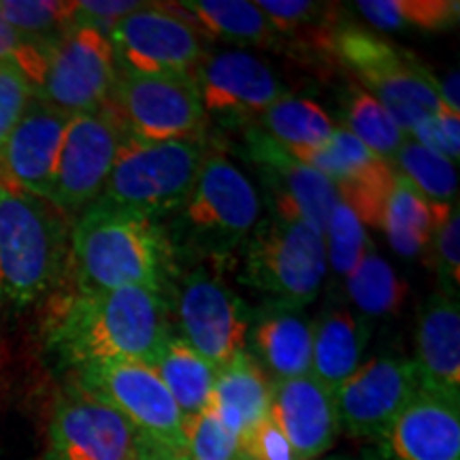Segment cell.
<instances>
[{
    "label": "cell",
    "instance_id": "cell-1",
    "mask_svg": "<svg viewBox=\"0 0 460 460\" xmlns=\"http://www.w3.org/2000/svg\"><path fill=\"white\" fill-rule=\"evenodd\" d=\"M169 298L139 286L73 290L51 305L45 348L58 365L82 369L96 362H146L154 367L172 335Z\"/></svg>",
    "mask_w": 460,
    "mask_h": 460
},
{
    "label": "cell",
    "instance_id": "cell-2",
    "mask_svg": "<svg viewBox=\"0 0 460 460\" xmlns=\"http://www.w3.org/2000/svg\"><path fill=\"white\" fill-rule=\"evenodd\" d=\"M175 264L163 222L99 200L77 216L68 234V269L79 292L139 286L171 301Z\"/></svg>",
    "mask_w": 460,
    "mask_h": 460
},
{
    "label": "cell",
    "instance_id": "cell-3",
    "mask_svg": "<svg viewBox=\"0 0 460 460\" xmlns=\"http://www.w3.org/2000/svg\"><path fill=\"white\" fill-rule=\"evenodd\" d=\"M68 234L48 200L0 183V312H20L60 286Z\"/></svg>",
    "mask_w": 460,
    "mask_h": 460
},
{
    "label": "cell",
    "instance_id": "cell-4",
    "mask_svg": "<svg viewBox=\"0 0 460 460\" xmlns=\"http://www.w3.org/2000/svg\"><path fill=\"white\" fill-rule=\"evenodd\" d=\"M261 194L222 152L207 154L197 181L166 228L172 250L222 262L261 222Z\"/></svg>",
    "mask_w": 460,
    "mask_h": 460
},
{
    "label": "cell",
    "instance_id": "cell-5",
    "mask_svg": "<svg viewBox=\"0 0 460 460\" xmlns=\"http://www.w3.org/2000/svg\"><path fill=\"white\" fill-rule=\"evenodd\" d=\"M237 254L241 284L273 307H307L318 298L329 271L320 230L275 216L261 217Z\"/></svg>",
    "mask_w": 460,
    "mask_h": 460
},
{
    "label": "cell",
    "instance_id": "cell-6",
    "mask_svg": "<svg viewBox=\"0 0 460 460\" xmlns=\"http://www.w3.org/2000/svg\"><path fill=\"white\" fill-rule=\"evenodd\" d=\"M207 154L209 147L203 137L172 141H137L124 137L96 200L163 222L164 216L175 214L186 200Z\"/></svg>",
    "mask_w": 460,
    "mask_h": 460
},
{
    "label": "cell",
    "instance_id": "cell-7",
    "mask_svg": "<svg viewBox=\"0 0 460 460\" xmlns=\"http://www.w3.org/2000/svg\"><path fill=\"white\" fill-rule=\"evenodd\" d=\"M331 51L382 102L405 135L444 105L437 77L420 65L418 58L365 28L339 26Z\"/></svg>",
    "mask_w": 460,
    "mask_h": 460
},
{
    "label": "cell",
    "instance_id": "cell-8",
    "mask_svg": "<svg viewBox=\"0 0 460 460\" xmlns=\"http://www.w3.org/2000/svg\"><path fill=\"white\" fill-rule=\"evenodd\" d=\"M79 388L113 407L152 446L188 458L186 418L146 362H96L73 371Z\"/></svg>",
    "mask_w": 460,
    "mask_h": 460
},
{
    "label": "cell",
    "instance_id": "cell-9",
    "mask_svg": "<svg viewBox=\"0 0 460 460\" xmlns=\"http://www.w3.org/2000/svg\"><path fill=\"white\" fill-rule=\"evenodd\" d=\"M107 109L137 141L203 137L207 115L194 77L147 75L118 68Z\"/></svg>",
    "mask_w": 460,
    "mask_h": 460
},
{
    "label": "cell",
    "instance_id": "cell-10",
    "mask_svg": "<svg viewBox=\"0 0 460 460\" xmlns=\"http://www.w3.org/2000/svg\"><path fill=\"white\" fill-rule=\"evenodd\" d=\"M43 460H188L160 450L113 407L73 384L58 396Z\"/></svg>",
    "mask_w": 460,
    "mask_h": 460
},
{
    "label": "cell",
    "instance_id": "cell-11",
    "mask_svg": "<svg viewBox=\"0 0 460 460\" xmlns=\"http://www.w3.org/2000/svg\"><path fill=\"white\" fill-rule=\"evenodd\" d=\"M172 292L180 337L190 348L217 369L247 352L254 312L233 288L200 267L172 286Z\"/></svg>",
    "mask_w": 460,
    "mask_h": 460
},
{
    "label": "cell",
    "instance_id": "cell-12",
    "mask_svg": "<svg viewBox=\"0 0 460 460\" xmlns=\"http://www.w3.org/2000/svg\"><path fill=\"white\" fill-rule=\"evenodd\" d=\"M118 68L147 75L194 77L205 39L171 3H143L109 31Z\"/></svg>",
    "mask_w": 460,
    "mask_h": 460
},
{
    "label": "cell",
    "instance_id": "cell-13",
    "mask_svg": "<svg viewBox=\"0 0 460 460\" xmlns=\"http://www.w3.org/2000/svg\"><path fill=\"white\" fill-rule=\"evenodd\" d=\"M243 158L256 171L264 199L275 217L305 222L324 233L339 199L337 188L322 172L292 156L256 126L243 128Z\"/></svg>",
    "mask_w": 460,
    "mask_h": 460
},
{
    "label": "cell",
    "instance_id": "cell-14",
    "mask_svg": "<svg viewBox=\"0 0 460 460\" xmlns=\"http://www.w3.org/2000/svg\"><path fill=\"white\" fill-rule=\"evenodd\" d=\"M118 62L105 32L73 26L51 48L43 82L34 96L68 115L107 107Z\"/></svg>",
    "mask_w": 460,
    "mask_h": 460
},
{
    "label": "cell",
    "instance_id": "cell-15",
    "mask_svg": "<svg viewBox=\"0 0 460 460\" xmlns=\"http://www.w3.org/2000/svg\"><path fill=\"white\" fill-rule=\"evenodd\" d=\"M124 130L107 107L73 115L58 156L49 205L60 214H82L101 197L124 141Z\"/></svg>",
    "mask_w": 460,
    "mask_h": 460
},
{
    "label": "cell",
    "instance_id": "cell-16",
    "mask_svg": "<svg viewBox=\"0 0 460 460\" xmlns=\"http://www.w3.org/2000/svg\"><path fill=\"white\" fill-rule=\"evenodd\" d=\"M194 82L207 118L233 128L256 126L269 107L290 94L267 62L241 49L205 54Z\"/></svg>",
    "mask_w": 460,
    "mask_h": 460
},
{
    "label": "cell",
    "instance_id": "cell-17",
    "mask_svg": "<svg viewBox=\"0 0 460 460\" xmlns=\"http://www.w3.org/2000/svg\"><path fill=\"white\" fill-rule=\"evenodd\" d=\"M420 390L416 367L402 356L362 362L335 393L339 429L373 446Z\"/></svg>",
    "mask_w": 460,
    "mask_h": 460
},
{
    "label": "cell",
    "instance_id": "cell-18",
    "mask_svg": "<svg viewBox=\"0 0 460 460\" xmlns=\"http://www.w3.org/2000/svg\"><path fill=\"white\" fill-rule=\"evenodd\" d=\"M71 118L34 96L0 149V183L49 200L58 156Z\"/></svg>",
    "mask_w": 460,
    "mask_h": 460
},
{
    "label": "cell",
    "instance_id": "cell-19",
    "mask_svg": "<svg viewBox=\"0 0 460 460\" xmlns=\"http://www.w3.org/2000/svg\"><path fill=\"white\" fill-rule=\"evenodd\" d=\"M269 416L301 460L324 456L341 433L335 394L314 376L271 379Z\"/></svg>",
    "mask_w": 460,
    "mask_h": 460
},
{
    "label": "cell",
    "instance_id": "cell-20",
    "mask_svg": "<svg viewBox=\"0 0 460 460\" xmlns=\"http://www.w3.org/2000/svg\"><path fill=\"white\" fill-rule=\"evenodd\" d=\"M373 447L386 460H460V402L418 390Z\"/></svg>",
    "mask_w": 460,
    "mask_h": 460
},
{
    "label": "cell",
    "instance_id": "cell-21",
    "mask_svg": "<svg viewBox=\"0 0 460 460\" xmlns=\"http://www.w3.org/2000/svg\"><path fill=\"white\" fill-rule=\"evenodd\" d=\"M420 390L460 402V307L458 298L441 292L422 303L416 324Z\"/></svg>",
    "mask_w": 460,
    "mask_h": 460
},
{
    "label": "cell",
    "instance_id": "cell-22",
    "mask_svg": "<svg viewBox=\"0 0 460 460\" xmlns=\"http://www.w3.org/2000/svg\"><path fill=\"white\" fill-rule=\"evenodd\" d=\"M314 320L303 309L267 307L254 312L247 343L254 345L258 365L271 371L273 379L303 377L312 373Z\"/></svg>",
    "mask_w": 460,
    "mask_h": 460
},
{
    "label": "cell",
    "instance_id": "cell-23",
    "mask_svg": "<svg viewBox=\"0 0 460 460\" xmlns=\"http://www.w3.org/2000/svg\"><path fill=\"white\" fill-rule=\"evenodd\" d=\"M373 324L365 315L349 309H326L314 320L312 331V373L332 394L362 365Z\"/></svg>",
    "mask_w": 460,
    "mask_h": 460
},
{
    "label": "cell",
    "instance_id": "cell-24",
    "mask_svg": "<svg viewBox=\"0 0 460 460\" xmlns=\"http://www.w3.org/2000/svg\"><path fill=\"white\" fill-rule=\"evenodd\" d=\"M271 382L250 352L241 354L220 369L207 410L241 439L247 430L269 416Z\"/></svg>",
    "mask_w": 460,
    "mask_h": 460
},
{
    "label": "cell",
    "instance_id": "cell-25",
    "mask_svg": "<svg viewBox=\"0 0 460 460\" xmlns=\"http://www.w3.org/2000/svg\"><path fill=\"white\" fill-rule=\"evenodd\" d=\"M171 7L186 17L203 39H217L237 45L275 48V32L264 11L250 0H181Z\"/></svg>",
    "mask_w": 460,
    "mask_h": 460
},
{
    "label": "cell",
    "instance_id": "cell-26",
    "mask_svg": "<svg viewBox=\"0 0 460 460\" xmlns=\"http://www.w3.org/2000/svg\"><path fill=\"white\" fill-rule=\"evenodd\" d=\"M452 207L433 203L394 171L393 190L384 207L382 226L396 254L416 258L427 250L435 230L446 222Z\"/></svg>",
    "mask_w": 460,
    "mask_h": 460
},
{
    "label": "cell",
    "instance_id": "cell-27",
    "mask_svg": "<svg viewBox=\"0 0 460 460\" xmlns=\"http://www.w3.org/2000/svg\"><path fill=\"white\" fill-rule=\"evenodd\" d=\"M154 371L175 399L183 418L197 416L209 405L217 373H220L217 367L177 335H171L160 348Z\"/></svg>",
    "mask_w": 460,
    "mask_h": 460
},
{
    "label": "cell",
    "instance_id": "cell-28",
    "mask_svg": "<svg viewBox=\"0 0 460 460\" xmlns=\"http://www.w3.org/2000/svg\"><path fill=\"white\" fill-rule=\"evenodd\" d=\"M256 128L267 132L286 149L314 147L335 132V122L315 101L288 94L261 115Z\"/></svg>",
    "mask_w": 460,
    "mask_h": 460
},
{
    "label": "cell",
    "instance_id": "cell-29",
    "mask_svg": "<svg viewBox=\"0 0 460 460\" xmlns=\"http://www.w3.org/2000/svg\"><path fill=\"white\" fill-rule=\"evenodd\" d=\"M356 11L377 31L441 32L458 24V0H358Z\"/></svg>",
    "mask_w": 460,
    "mask_h": 460
},
{
    "label": "cell",
    "instance_id": "cell-30",
    "mask_svg": "<svg viewBox=\"0 0 460 460\" xmlns=\"http://www.w3.org/2000/svg\"><path fill=\"white\" fill-rule=\"evenodd\" d=\"M345 290L354 307L365 318L373 320L394 314L401 307L407 295V284L371 243L354 271L345 278Z\"/></svg>",
    "mask_w": 460,
    "mask_h": 460
},
{
    "label": "cell",
    "instance_id": "cell-31",
    "mask_svg": "<svg viewBox=\"0 0 460 460\" xmlns=\"http://www.w3.org/2000/svg\"><path fill=\"white\" fill-rule=\"evenodd\" d=\"M292 156L309 164L312 169L329 180L337 190L365 177L386 160L377 158L369 147H365L352 132L335 128V132L324 143L314 147H292L288 149Z\"/></svg>",
    "mask_w": 460,
    "mask_h": 460
},
{
    "label": "cell",
    "instance_id": "cell-32",
    "mask_svg": "<svg viewBox=\"0 0 460 460\" xmlns=\"http://www.w3.org/2000/svg\"><path fill=\"white\" fill-rule=\"evenodd\" d=\"M343 113L345 130L352 132L356 139L365 147H369L377 158L393 164L396 152L407 139V135L399 128V124L384 109L382 102L360 85H352Z\"/></svg>",
    "mask_w": 460,
    "mask_h": 460
},
{
    "label": "cell",
    "instance_id": "cell-33",
    "mask_svg": "<svg viewBox=\"0 0 460 460\" xmlns=\"http://www.w3.org/2000/svg\"><path fill=\"white\" fill-rule=\"evenodd\" d=\"M390 166L433 203L447 207H452V203L456 205V164L441 156V154L407 137Z\"/></svg>",
    "mask_w": 460,
    "mask_h": 460
},
{
    "label": "cell",
    "instance_id": "cell-34",
    "mask_svg": "<svg viewBox=\"0 0 460 460\" xmlns=\"http://www.w3.org/2000/svg\"><path fill=\"white\" fill-rule=\"evenodd\" d=\"M258 7L271 20L275 32L281 37H309L318 45L332 49L339 24L335 4L314 0H258Z\"/></svg>",
    "mask_w": 460,
    "mask_h": 460
},
{
    "label": "cell",
    "instance_id": "cell-35",
    "mask_svg": "<svg viewBox=\"0 0 460 460\" xmlns=\"http://www.w3.org/2000/svg\"><path fill=\"white\" fill-rule=\"evenodd\" d=\"M75 3L77 0H0V15L22 37L56 43L73 28Z\"/></svg>",
    "mask_w": 460,
    "mask_h": 460
},
{
    "label": "cell",
    "instance_id": "cell-36",
    "mask_svg": "<svg viewBox=\"0 0 460 460\" xmlns=\"http://www.w3.org/2000/svg\"><path fill=\"white\" fill-rule=\"evenodd\" d=\"M322 237H324L326 264L341 278H348L354 271L367 247L373 243L367 234L365 224L356 217L354 211L343 200H339L332 209Z\"/></svg>",
    "mask_w": 460,
    "mask_h": 460
},
{
    "label": "cell",
    "instance_id": "cell-37",
    "mask_svg": "<svg viewBox=\"0 0 460 460\" xmlns=\"http://www.w3.org/2000/svg\"><path fill=\"white\" fill-rule=\"evenodd\" d=\"M186 454L188 460H241L239 439L207 407L186 418Z\"/></svg>",
    "mask_w": 460,
    "mask_h": 460
},
{
    "label": "cell",
    "instance_id": "cell-38",
    "mask_svg": "<svg viewBox=\"0 0 460 460\" xmlns=\"http://www.w3.org/2000/svg\"><path fill=\"white\" fill-rule=\"evenodd\" d=\"M429 262L435 269L441 295L458 298L460 288V214L458 205H454L446 222L435 230L427 250Z\"/></svg>",
    "mask_w": 460,
    "mask_h": 460
},
{
    "label": "cell",
    "instance_id": "cell-39",
    "mask_svg": "<svg viewBox=\"0 0 460 460\" xmlns=\"http://www.w3.org/2000/svg\"><path fill=\"white\" fill-rule=\"evenodd\" d=\"M56 43H41L22 37L0 15V66H13L31 82L37 92L43 82L45 68Z\"/></svg>",
    "mask_w": 460,
    "mask_h": 460
},
{
    "label": "cell",
    "instance_id": "cell-40",
    "mask_svg": "<svg viewBox=\"0 0 460 460\" xmlns=\"http://www.w3.org/2000/svg\"><path fill=\"white\" fill-rule=\"evenodd\" d=\"M460 111L441 105V109L429 118H424L410 135L411 139L422 143L424 147L433 149L441 156L456 164L460 156Z\"/></svg>",
    "mask_w": 460,
    "mask_h": 460
},
{
    "label": "cell",
    "instance_id": "cell-41",
    "mask_svg": "<svg viewBox=\"0 0 460 460\" xmlns=\"http://www.w3.org/2000/svg\"><path fill=\"white\" fill-rule=\"evenodd\" d=\"M34 99L31 82L13 66H0V149Z\"/></svg>",
    "mask_w": 460,
    "mask_h": 460
},
{
    "label": "cell",
    "instance_id": "cell-42",
    "mask_svg": "<svg viewBox=\"0 0 460 460\" xmlns=\"http://www.w3.org/2000/svg\"><path fill=\"white\" fill-rule=\"evenodd\" d=\"M239 452L245 460H301L271 416L264 418L241 437Z\"/></svg>",
    "mask_w": 460,
    "mask_h": 460
},
{
    "label": "cell",
    "instance_id": "cell-43",
    "mask_svg": "<svg viewBox=\"0 0 460 460\" xmlns=\"http://www.w3.org/2000/svg\"><path fill=\"white\" fill-rule=\"evenodd\" d=\"M141 4L143 3H137V0H77L73 26L94 28V31L109 34L122 17L139 9Z\"/></svg>",
    "mask_w": 460,
    "mask_h": 460
},
{
    "label": "cell",
    "instance_id": "cell-44",
    "mask_svg": "<svg viewBox=\"0 0 460 460\" xmlns=\"http://www.w3.org/2000/svg\"><path fill=\"white\" fill-rule=\"evenodd\" d=\"M439 84V96H441V102H444L446 107L454 109V111H458V71H454L447 75L444 82H437Z\"/></svg>",
    "mask_w": 460,
    "mask_h": 460
},
{
    "label": "cell",
    "instance_id": "cell-45",
    "mask_svg": "<svg viewBox=\"0 0 460 460\" xmlns=\"http://www.w3.org/2000/svg\"><path fill=\"white\" fill-rule=\"evenodd\" d=\"M329 460H386V458H384L376 447H369V450H362L358 454H337V456H331Z\"/></svg>",
    "mask_w": 460,
    "mask_h": 460
},
{
    "label": "cell",
    "instance_id": "cell-46",
    "mask_svg": "<svg viewBox=\"0 0 460 460\" xmlns=\"http://www.w3.org/2000/svg\"><path fill=\"white\" fill-rule=\"evenodd\" d=\"M241 460H245V458H243V456H241Z\"/></svg>",
    "mask_w": 460,
    "mask_h": 460
}]
</instances>
